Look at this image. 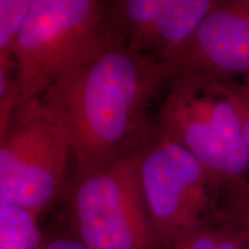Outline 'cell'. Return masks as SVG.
Instances as JSON below:
<instances>
[{"label":"cell","mask_w":249,"mask_h":249,"mask_svg":"<svg viewBox=\"0 0 249 249\" xmlns=\"http://www.w3.org/2000/svg\"><path fill=\"white\" fill-rule=\"evenodd\" d=\"M174 79L170 64L134 51L108 29L38 102L66 132L77 171L88 172L133 150L158 88Z\"/></svg>","instance_id":"cell-1"},{"label":"cell","mask_w":249,"mask_h":249,"mask_svg":"<svg viewBox=\"0 0 249 249\" xmlns=\"http://www.w3.org/2000/svg\"><path fill=\"white\" fill-rule=\"evenodd\" d=\"M155 123L213 173L223 193L249 182L240 96L232 80L201 71L179 74Z\"/></svg>","instance_id":"cell-2"},{"label":"cell","mask_w":249,"mask_h":249,"mask_svg":"<svg viewBox=\"0 0 249 249\" xmlns=\"http://www.w3.org/2000/svg\"><path fill=\"white\" fill-rule=\"evenodd\" d=\"M107 33V2L35 0L13 51L15 108L38 101Z\"/></svg>","instance_id":"cell-3"},{"label":"cell","mask_w":249,"mask_h":249,"mask_svg":"<svg viewBox=\"0 0 249 249\" xmlns=\"http://www.w3.org/2000/svg\"><path fill=\"white\" fill-rule=\"evenodd\" d=\"M70 232L88 249H165L156 232L133 150L80 172L68 189Z\"/></svg>","instance_id":"cell-4"},{"label":"cell","mask_w":249,"mask_h":249,"mask_svg":"<svg viewBox=\"0 0 249 249\" xmlns=\"http://www.w3.org/2000/svg\"><path fill=\"white\" fill-rule=\"evenodd\" d=\"M139 178L152 224L165 249L219 209L223 187L188 150L158 128L155 120L138 144Z\"/></svg>","instance_id":"cell-5"},{"label":"cell","mask_w":249,"mask_h":249,"mask_svg":"<svg viewBox=\"0 0 249 249\" xmlns=\"http://www.w3.org/2000/svg\"><path fill=\"white\" fill-rule=\"evenodd\" d=\"M70 140L60 124L34 101L12 112L0 135V198L37 216L64 188Z\"/></svg>","instance_id":"cell-6"},{"label":"cell","mask_w":249,"mask_h":249,"mask_svg":"<svg viewBox=\"0 0 249 249\" xmlns=\"http://www.w3.org/2000/svg\"><path fill=\"white\" fill-rule=\"evenodd\" d=\"M217 0H118L107 2L112 34L139 53L171 64L181 54Z\"/></svg>","instance_id":"cell-7"},{"label":"cell","mask_w":249,"mask_h":249,"mask_svg":"<svg viewBox=\"0 0 249 249\" xmlns=\"http://www.w3.org/2000/svg\"><path fill=\"white\" fill-rule=\"evenodd\" d=\"M171 249H249V236L218 209Z\"/></svg>","instance_id":"cell-8"},{"label":"cell","mask_w":249,"mask_h":249,"mask_svg":"<svg viewBox=\"0 0 249 249\" xmlns=\"http://www.w3.org/2000/svg\"><path fill=\"white\" fill-rule=\"evenodd\" d=\"M38 216L0 198V249H42Z\"/></svg>","instance_id":"cell-9"},{"label":"cell","mask_w":249,"mask_h":249,"mask_svg":"<svg viewBox=\"0 0 249 249\" xmlns=\"http://www.w3.org/2000/svg\"><path fill=\"white\" fill-rule=\"evenodd\" d=\"M35 0H0V79L14 76L13 51Z\"/></svg>","instance_id":"cell-10"},{"label":"cell","mask_w":249,"mask_h":249,"mask_svg":"<svg viewBox=\"0 0 249 249\" xmlns=\"http://www.w3.org/2000/svg\"><path fill=\"white\" fill-rule=\"evenodd\" d=\"M219 208L249 236V182L223 193Z\"/></svg>","instance_id":"cell-11"},{"label":"cell","mask_w":249,"mask_h":249,"mask_svg":"<svg viewBox=\"0 0 249 249\" xmlns=\"http://www.w3.org/2000/svg\"><path fill=\"white\" fill-rule=\"evenodd\" d=\"M42 249H88L71 232L55 236L43 245Z\"/></svg>","instance_id":"cell-12"},{"label":"cell","mask_w":249,"mask_h":249,"mask_svg":"<svg viewBox=\"0 0 249 249\" xmlns=\"http://www.w3.org/2000/svg\"><path fill=\"white\" fill-rule=\"evenodd\" d=\"M239 91V89H238ZM240 105H241V118H242V132H244V139L246 143V148H247L248 155H249V105L244 101L241 97L240 92Z\"/></svg>","instance_id":"cell-13"},{"label":"cell","mask_w":249,"mask_h":249,"mask_svg":"<svg viewBox=\"0 0 249 249\" xmlns=\"http://www.w3.org/2000/svg\"><path fill=\"white\" fill-rule=\"evenodd\" d=\"M239 92H240L241 97L244 101L249 105V75L246 76V82L244 86H238Z\"/></svg>","instance_id":"cell-14"}]
</instances>
